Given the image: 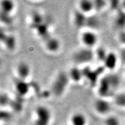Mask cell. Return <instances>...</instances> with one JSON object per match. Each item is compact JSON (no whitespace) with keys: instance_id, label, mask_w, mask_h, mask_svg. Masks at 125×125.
I'll return each mask as SVG.
<instances>
[{"instance_id":"cell-1","label":"cell","mask_w":125,"mask_h":125,"mask_svg":"<svg viewBox=\"0 0 125 125\" xmlns=\"http://www.w3.org/2000/svg\"><path fill=\"white\" fill-rule=\"evenodd\" d=\"M70 77L68 73L60 71L56 75L51 86V90L54 96H62L65 93L70 83Z\"/></svg>"},{"instance_id":"cell-2","label":"cell","mask_w":125,"mask_h":125,"mask_svg":"<svg viewBox=\"0 0 125 125\" xmlns=\"http://www.w3.org/2000/svg\"><path fill=\"white\" fill-rule=\"evenodd\" d=\"M51 120V111L46 106L38 105L36 107L32 125H49Z\"/></svg>"},{"instance_id":"cell-3","label":"cell","mask_w":125,"mask_h":125,"mask_svg":"<svg viewBox=\"0 0 125 125\" xmlns=\"http://www.w3.org/2000/svg\"><path fill=\"white\" fill-rule=\"evenodd\" d=\"M94 57V52L90 48L84 47L75 52L73 60L76 64L85 65L92 62Z\"/></svg>"},{"instance_id":"cell-4","label":"cell","mask_w":125,"mask_h":125,"mask_svg":"<svg viewBox=\"0 0 125 125\" xmlns=\"http://www.w3.org/2000/svg\"><path fill=\"white\" fill-rule=\"evenodd\" d=\"M81 41L84 47L92 49L97 43L98 36L93 30H86L81 34Z\"/></svg>"},{"instance_id":"cell-5","label":"cell","mask_w":125,"mask_h":125,"mask_svg":"<svg viewBox=\"0 0 125 125\" xmlns=\"http://www.w3.org/2000/svg\"><path fill=\"white\" fill-rule=\"evenodd\" d=\"M94 108L100 115H107L111 109V105L105 98L100 97L94 103Z\"/></svg>"},{"instance_id":"cell-6","label":"cell","mask_w":125,"mask_h":125,"mask_svg":"<svg viewBox=\"0 0 125 125\" xmlns=\"http://www.w3.org/2000/svg\"><path fill=\"white\" fill-rule=\"evenodd\" d=\"M113 90L107 75L101 78L98 83V94L101 97L106 98L112 93Z\"/></svg>"},{"instance_id":"cell-7","label":"cell","mask_w":125,"mask_h":125,"mask_svg":"<svg viewBox=\"0 0 125 125\" xmlns=\"http://www.w3.org/2000/svg\"><path fill=\"white\" fill-rule=\"evenodd\" d=\"M18 78L24 81H27L31 73V68L27 62H21L17 65L16 68Z\"/></svg>"},{"instance_id":"cell-8","label":"cell","mask_w":125,"mask_h":125,"mask_svg":"<svg viewBox=\"0 0 125 125\" xmlns=\"http://www.w3.org/2000/svg\"><path fill=\"white\" fill-rule=\"evenodd\" d=\"M14 85L17 93L21 97L26 96L30 89V85L27 82V81L22 80L19 78H16L15 81Z\"/></svg>"},{"instance_id":"cell-9","label":"cell","mask_w":125,"mask_h":125,"mask_svg":"<svg viewBox=\"0 0 125 125\" xmlns=\"http://www.w3.org/2000/svg\"><path fill=\"white\" fill-rule=\"evenodd\" d=\"M1 41L4 43V46L8 50L13 51L16 46V41L15 37L12 34H7L1 31L0 33Z\"/></svg>"},{"instance_id":"cell-10","label":"cell","mask_w":125,"mask_h":125,"mask_svg":"<svg viewBox=\"0 0 125 125\" xmlns=\"http://www.w3.org/2000/svg\"><path fill=\"white\" fill-rule=\"evenodd\" d=\"M119 62H120L119 55L114 52H110L108 53L107 57L103 64L105 68L107 69L114 70L116 68Z\"/></svg>"},{"instance_id":"cell-11","label":"cell","mask_w":125,"mask_h":125,"mask_svg":"<svg viewBox=\"0 0 125 125\" xmlns=\"http://www.w3.org/2000/svg\"><path fill=\"white\" fill-rule=\"evenodd\" d=\"M45 46L47 51L53 53L58 52L60 49L61 43L56 37H49L45 40Z\"/></svg>"},{"instance_id":"cell-12","label":"cell","mask_w":125,"mask_h":125,"mask_svg":"<svg viewBox=\"0 0 125 125\" xmlns=\"http://www.w3.org/2000/svg\"><path fill=\"white\" fill-rule=\"evenodd\" d=\"M87 16L79 10H75L73 15V22L76 27L81 29L86 27Z\"/></svg>"},{"instance_id":"cell-13","label":"cell","mask_w":125,"mask_h":125,"mask_svg":"<svg viewBox=\"0 0 125 125\" xmlns=\"http://www.w3.org/2000/svg\"><path fill=\"white\" fill-rule=\"evenodd\" d=\"M78 10L87 15L94 10L93 1L82 0L78 2Z\"/></svg>"},{"instance_id":"cell-14","label":"cell","mask_w":125,"mask_h":125,"mask_svg":"<svg viewBox=\"0 0 125 125\" xmlns=\"http://www.w3.org/2000/svg\"><path fill=\"white\" fill-rule=\"evenodd\" d=\"M87 119L84 114L76 112L70 118V125H87Z\"/></svg>"},{"instance_id":"cell-15","label":"cell","mask_w":125,"mask_h":125,"mask_svg":"<svg viewBox=\"0 0 125 125\" xmlns=\"http://www.w3.org/2000/svg\"><path fill=\"white\" fill-rule=\"evenodd\" d=\"M70 79L75 82H79L83 78L82 70L79 69L78 67L75 66L70 68L69 73H68Z\"/></svg>"},{"instance_id":"cell-16","label":"cell","mask_w":125,"mask_h":125,"mask_svg":"<svg viewBox=\"0 0 125 125\" xmlns=\"http://www.w3.org/2000/svg\"><path fill=\"white\" fill-rule=\"evenodd\" d=\"M15 8L13 1L10 0H4L1 1V12L3 13L11 15Z\"/></svg>"},{"instance_id":"cell-17","label":"cell","mask_w":125,"mask_h":125,"mask_svg":"<svg viewBox=\"0 0 125 125\" xmlns=\"http://www.w3.org/2000/svg\"><path fill=\"white\" fill-rule=\"evenodd\" d=\"M100 22L98 18L94 16H87V21L86 26L89 28L90 30L97 29L99 27Z\"/></svg>"},{"instance_id":"cell-18","label":"cell","mask_w":125,"mask_h":125,"mask_svg":"<svg viewBox=\"0 0 125 125\" xmlns=\"http://www.w3.org/2000/svg\"><path fill=\"white\" fill-rule=\"evenodd\" d=\"M108 81L110 83L112 89L115 90L119 86L121 83V79L119 76L116 74H110L107 75Z\"/></svg>"},{"instance_id":"cell-19","label":"cell","mask_w":125,"mask_h":125,"mask_svg":"<svg viewBox=\"0 0 125 125\" xmlns=\"http://www.w3.org/2000/svg\"><path fill=\"white\" fill-rule=\"evenodd\" d=\"M114 102L118 107L125 109V93L116 94L114 98Z\"/></svg>"},{"instance_id":"cell-20","label":"cell","mask_w":125,"mask_h":125,"mask_svg":"<svg viewBox=\"0 0 125 125\" xmlns=\"http://www.w3.org/2000/svg\"><path fill=\"white\" fill-rule=\"evenodd\" d=\"M108 52L103 47H98L96 51L94 52L95 57L97 59V60L100 62H104V60L107 57Z\"/></svg>"},{"instance_id":"cell-21","label":"cell","mask_w":125,"mask_h":125,"mask_svg":"<svg viewBox=\"0 0 125 125\" xmlns=\"http://www.w3.org/2000/svg\"><path fill=\"white\" fill-rule=\"evenodd\" d=\"M37 30V33L41 37H43L45 38V40H46L49 37L48 36V26L46 24H45L44 23H42L41 24H40V26H38V27L36 28Z\"/></svg>"},{"instance_id":"cell-22","label":"cell","mask_w":125,"mask_h":125,"mask_svg":"<svg viewBox=\"0 0 125 125\" xmlns=\"http://www.w3.org/2000/svg\"><path fill=\"white\" fill-rule=\"evenodd\" d=\"M31 20H32V24H33V27L35 29L43 23V18L42 15L38 12H34L31 16Z\"/></svg>"},{"instance_id":"cell-23","label":"cell","mask_w":125,"mask_h":125,"mask_svg":"<svg viewBox=\"0 0 125 125\" xmlns=\"http://www.w3.org/2000/svg\"><path fill=\"white\" fill-rule=\"evenodd\" d=\"M104 125H121V122L115 115H108L104 120Z\"/></svg>"},{"instance_id":"cell-24","label":"cell","mask_w":125,"mask_h":125,"mask_svg":"<svg viewBox=\"0 0 125 125\" xmlns=\"http://www.w3.org/2000/svg\"><path fill=\"white\" fill-rule=\"evenodd\" d=\"M115 24L117 26L121 28L125 26V12L121 9L115 19Z\"/></svg>"},{"instance_id":"cell-25","label":"cell","mask_w":125,"mask_h":125,"mask_svg":"<svg viewBox=\"0 0 125 125\" xmlns=\"http://www.w3.org/2000/svg\"><path fill=\"white\" fill-rule=\"evenodd\" d=\"M12 115L10 112L7 111H1V121L4 123H10V120L12 119Z\"/></svg>"},{"instance_id":"cell-26","label":"cell","mask_w":125,"mask_h":125,"mask_svg":"<svg viewBox=\"0 0 125 125\" xmlns=\"http://www.w3.org/2000/svg\"><path fill=\"white\" fill-rule=\"evenodd\" d=\"M94 8V10L96 11H100L107 5V2L103 0H97V1H93Z\"/></svg>"},{"instance_id":"cell-27","label":"cell","mask_w":125,"mask_h":125,"mask_svg":"<svg viewBox=\"0 0 125 125\" xmlns=\"http://www.w3.org/2000/svg\"><path fill=\"white\" fill-rule=\"evenodd\" d=\"M0 98H1V100H1V105L2 107L9 105L11 102V100L9 98V96L6 93H1Z\"/></svg>"},{"instance_id":"cell-28","label":"cell","mask_w":125,"mask_h":125,"mask_svg":"<svg viewBox=\"0 0 125 125\" xmlns=\"http://www.w3.org/2000/svg\"><path fill=\"white\" fill-rule=\"evenodd\" d=\"M1 20L2 22H3L4 24L9 25L12 23V18L11 17V15L9 14L5 13L3 12H1Z\"/></svg>"},{"instance_id":"cell-29","label":"cell","mask_w":125,"mask_h":125,"mask_svg":"<svg viewBox=\"0 0 125 125\" xmlns=\"http://www.w3.org/2000/svg\"><path fill=\"white\" fill-rule=\"evenodd\" d=\"M118 40L119 42L122 45L123 47L125 46V30L121 31L118 35Z\"/></svg>"},{"instance_id":"cell-30","label":"cell","mask_w":125,"mask_h":125,"mask_svg":"<svg viewBox=\"0 0 125 125\" xmlns=\"http://www.w3.org/2000/svg\"><path fill=\"white\" fill-rule=\"evenodd\" d=\"M119 57L120 62L123 65H125V46L122 47L121 51H120L119 54Z\"/></svg>"},{"instance_id":"cell-31","label":"cell","mask_w":125,"mask_h":125,"mask_svg":"<svg viewBox=\"0 0 125 125\" xmlns=\"http://www.w3.org/2000/svg\"><path fill=\"white\" fill-rule=\"evenodd\" d=\"M111 8L113 10H118L119 7L121 8V2L118 1H112L109 4Z\"/></svg>"},{"instance_id":"cell-32","label":"cell","mask_w":125,"mask_h":125,"mask_svg":"<svg viewBox=\"0 0 125 125\" xmlns=\"http://www.w3.org/2000/svg\"><path fill=\"white\" fill-rule=\"evenodd\" d=\"M121 10H122L123 12H125V1H123L121 2Z\"/></svg>"},{"instance_id":"cell-33","label":"cell","mask_w":125,"mask_h":125,"mask_svg":"<svg viewBox=\"0 0 125 125\" xmlns=\"http://www.w3.org/2000/svg\"><path fill=\"white\" fill-rule=\"evenodd\" d=\"M1 125H13L10 124V123H3V124H2Z\"/></svg>"},{"instance_id":"cell-34","label":"cell","mask_w":125,"mask_h":125,"mask_svg":"<svg viewBox=\"0 0 125 125\" xmlns=\"http://www.w3.org/2000/svg\"></svg>"}]
</instances>
